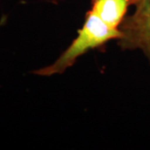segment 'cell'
Returning a JSON list of instances; mask_svg holds the SVG:
<instances>
[{
    "label": "cell",
    "mask_w": 150,
    "mask_h": 150,
    "mask_svg": "<svg viewBox=\"0 0 150 150\" xmlns=\"http://www.w3.org/2000/svg\"><path fill=\"white\" fill-rule=\"evenodd\" d=\"M121 37L119 29L112 28L103 22L91 10L86 13L83 26L78 31V37L52 65L38 69L33 74L51 76L63 74L76 62L78 58L91 49L101 48L112 39Z\"/></svg>",
    "instance_id": "cell-1"
},
{
    "label": "cell",
    "mask_w": 150,
    "mask_h": 150,
    "mask_svg": "<svg viewBox=\"0 0 150 150\" xmlns=\"http://www.w3.org/2000/svg\"><path fill=\"white\" fill-rule=\"evenodd\" d=\"M134 14L125 16L118 29V45L126 49H140L150 64V0H140Z\"/></svg>",
    "instance_id": "cell-2"
},
{
    "label": "cell",
    "mask_w": 150,
    "mask_h": 150,
    "mask_svg": "<svg viewBox=\"0 0 150 150\" xmlns=\"http://www.w3.org/2000/svg\"><path fill=\"white\" fill-rule=\"evenodd\" d=\"M129 5V0H91V11L109 27L118 29Z\"/></svg>",
    "instance_id": "cell-3"
},
{
    "label": "cell",
    "mask_w": 150,
    "mask_h": 150,
    "mask_svg": "<svg viewBox=\"0 0 150 150\" xmlns=\"http://www.w3.org/2000/svg\"><path fill=\"white\" fill-rule=\"evenodd\" d=\"M140 0H129L130 2V5H135L138 2H139Z\"/></svg>",
    "instance_id": "cell-4"
}]
</instances>
